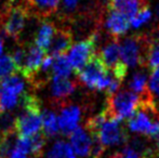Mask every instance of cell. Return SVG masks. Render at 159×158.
Wrapping results in <instances>:
<instances>
[{"label": "cell", "mask_w": 159, "mask_h": 158, "mask_svg": "<svg viewBox=\"0 0 159 158\" xmlns=\"http://www.w3.org/2000/svg\"><path fill=\"white\" fill-rule=\"evenodd\" d=\"M17 106L22 108L21 114L14 120V132L17 138H28L39 132L42 127L41 102L37 95L23 92Z\"/></svg>", "instance_id": "6da1fadb"}, {"label": "cell", "mask_w": 159, "mask_h": 158, "mask_svg": "<svg viewBox=\"0 0 159 158\" xmlns=\"http://www.w3.org/2000/svg\"><path fill=\"white\" fill-rule=\"evenodd\" d=\"M149 42L151 39L142 34L133 35L125 38L121 43L119 42L120 61L127 67L146 65Z\"/></svg>", "instance_id": "7a4b0ae2"}, {"label": "cell", "mask_w": 159, "mask_h": 158, "mask_svg": "<svg viewBox=\"0 0 159 158\" xmlns=\"http://www.w3.org/2000/svg\"><path fill=\"white\" fill-rule=\"evenodd\" d=\"M140 102V97L136 93L129 90L117 91L111 95H108L105 114L109 118H115L122 121L129 119L136 111Z\"/></svg>", "instance_id": "3957f363"}, {"label": "cell", "mask_w": 159, "mask_h": 158, "mask_svg": "<svg viewBox=\"0 0 159 158\" xmlns=\"http://www.w3.org/2000/svg\"><path fill=\"white\" fill-rule=\"evenodd\" d=\"M77 75L84 86L98 91L106 90L111 79L109 70L105 67L96 53L77 73Z\"/></svg>", "instance_id": "277c9868"}, {"label": "cell", "mask_w": 159, "mask_h": 158, "mask_svg": "<svg viewBox=\"0 0 159 158\" xmlns=\"http://www.w3.org/2000/svg\"><path fill=\"white\" fill-rule=\"evenodd\" d=\"M96 42H98V33H92L87 39L81 40L70 47L67 60L71 68L76 73L79 72L95 54Z\"/></svg>", "instance_id": "5b68a950"}, {"label": "cell", "mask_w": 159, "mask_h": 158, "mask_svg": "<svg viewBox=\"0 0 159 158\" xmlns=\"http://www.w3.org/2000/svg\"><path fill=\"white\" fill-rule=\"evenodd\" d=\"M28 15L30 13H28L27 8L23 4H17V6H13L12 8L8 9L4 14V34L11 38L16 40L19 39L22 32L24 30Z\"/></svg>", "instance_id": "8992f818"}, {"label": "cell", "mask_w": 159, "mask_h": 158, "mask_svg": "<svg viewBox=\"0 0 159 158\" xmlns=\"http://www.w3.org/2000/svg\"><path fill=\"white\" fill-rule=\"evenodd\" d=\"M95 133L105 147L119 145L127 142L128 139L121 121L115 118H109V117H106V119L98 127Z\"/></svg>", "instance_id": "52a82bcc"}, {"label": "cell", "mask_w": 159, "mask_h": 158, "mask_svg": "<svg viewBox=\"0 0 159 158\" xmlns=\"http://www.w3.org/2000/svg\"><path fill=\"white\" fill-rule=\"evenodd\" d=\"M46 54L47 53L38 48L36 44L30 46L26 50V56L23 66L20 70V74L30 84H34V81L39 75L40 66Z\"/></svg>", "instance_id": "ba28073f"}, {"label": "cell", "mask_w": 159, "mask_h": 158, "mask_svg": "<svg viewBox=\"0 0 159 158\" xmlns=\"http://www.w3.org/2000/svg\"><path fill=\"white\" fill-rule=\"evenodd\" d=\"M74 36L73 33L67 28H55L54 34L51 39L50 46L48 51L50 52V55L57 56V55L66 54L69 51L70 47L73 46Z\"/></svg>", "instance_id": "9c48e42d"}, {"label": "cell", "mask_w": 159, "mask_h": 158, "mask_svg": "<svg viewBox=\"0 0 159 158\" xmlns=\"http://www.w3.org/2000/svg\"><path fill=\"white\" fill-rule=\"evenodd\" d=\"M81 118V111L76 105H68L61 111L57 117L59 129L64 135H69L76 128Z\"/></svg>", "instance_id": "30bf717a"}, {"label": "cell", "mask_w": 159, "mask_h": 158, "mask_svg": "<svg viewBox=\"0 0 159 158\" xmlns=\"http://www.w3.org/2000/svg\"><path fill=\"white\" fill-rule=\"evenodd\" d=\"M70 139V144L76 155L80 157L89 156L91 146L90 133L82 127H77L70 134L68 135Z\"/></svg>", "instance_id": "8fae6325"}, {"label": "cell", "mask_w": 159, "mask_h": 158, "mask_svg": "<svg viewBox=\"0 0 159 158\" xmlns=\"http://www.w3.org/2000/svg\"><path fill=\"white\" fill-rule=\"evenodd\" d=\"M106 21H105V27L108 30V33L114 37L118 38L121 35L126 34L130 28V22L125 15L114 10H107Z\"/></svg>", "instance_id": "7c38bea8"}, {"label": "cell", "mask_w": 159, "mask_h": 158, "mask_svg": "<svg viewBox=\"0 0 159 158\" xmlns=\"http://www.w3.org/2000/svg\"><path fill=\"white\" fill-rule=\"evenodd\" d=\"M61 0H26V8L30 14L39 19H46L57 12Z\"/></svg>", "instance_id": "4fadbf2b"}, {"label": "cell", "mask_w": 159, "mask_h": 158, "mask_svg": "<svg viewBox=\"0 0 159 158\" xmlns=\"http://www.w3.org/2000/svg\"><path fill=\"white\" fill-rule=\"evenodd\" d=\"M98 56H100L101 61L103 62V64L107 70H113L121 62L119 55V41H118V38L113 37V40L102 48Z\"/></svg>", "instance_id": "5bb4252c"}, {"label": "cell", "mask_w": 159, "mask_h": 158, "mask_svg": "<svg viewBox=\"0 0 159 158\" xmlns=\"http://www.w3.org/2000/svg\"><path fill=\"white\" fill-rule=\"evenodd\" d=\"M76 84L68 77L53 76L51 82V95L55 100H64L74 93Z\"/></svg>", "instance_id": "9a60e30c"}, {"label": "cell", "mask_w": 159, "mask_h": 158, "mask_svg": "<svg viewBox=\"0 0 159 158\" xmlns=\"http://www.w3.org/2000/svg\"><path fill=\"white\" fill-rule=\"evenodd\" d=\"M54 30H55V26L53 25V23L46 21L41 24L37 34H36L35 44L38 48L41 49L42 51H44L47 54H48V49L49 46H50L53 34H54Z\"/></svg>", "instance_id": "2e32d148"}, {"label": "cell", "mask_w": 159, "mask_h": 158, "mask_svg": "<svg viewBox=\"0 0 159 158\" xmlns=\"http://www.w3.org/2000/svg\"><path fill=\"white\" fill-rule=\"evenodd\" d=\"M41 121L43 127V133L47 138H53L59 133V124H57V116L52 111L46 110L41 114Z\"/></svg>", "instance_id": "e0dca14e"}, {"label": "cell", "mask_w": 159, "mask_h": 158, "mask_svg": "<svg viewBox=\"0 0 159 158\" xmlns=\"http://www.w3.org/2000/svg\"><path fill=\"white\" fill-rule=\"evenodd\" d=\"M71 70H73V68H71L70 64H69L67 57L65 56V54L53 56L52 67H51L52 77H69V75L71 74Z\"/></svg>", "instance_id": "ac0fdd59"}, {"label": "cell", "mask_w": 159, "mask_h": 158, "mask_svg": "<svg viewBox=\"0 0 159 158\" xmlns=\"http://www.w3.org/2000/svg\"><path fill=\"white\" fill-rule=\"evenodd\" d=\"M48 158H76V154L68 143L59 140L50 148Z\"/></svg>", "instance_id": "d6986e66"}, {"label": "cell", "mask_w": 159, "mask_h": 158, "mask_svg": "<svg viewBox=\"0 0 159 158\" xmlns=\"http://www.w3.org/2000/svg\"><path fill=\"white\" fill-rule=\"evenodd\" d=\"M152 17H153V13L149 8V3H146L129 20L130 26L132 28H140L148 23L152 20Z\"/></svg>", "instance_id": "ffe728a7"}, {"label": "cell", "mask_w": 159, "mask_h": 158, "mask_svg": "<svg viewBox=\"0 0 159 158\" xmlns=\"http://www.w3.org/2000/svg\"><path fill=\"white\" fill-rule=\"evenodd\" d=\"M129 88L132 92L136 94L143 95L148 92V87H147V77L146 74L143 72H138L133 74L131 80L129 82Z\"/></svg>", "instance_id": "44dd1931"}, {"label": "cell", "mask_w": 159, "mask_h": 158, "mask_svg": "<svg viewBox=\"0 0 159 158\" xmlns=\"http://www.w3.org/2000/svg\"><path fill=\"white\" fill-rule=\"evenodd\" d=\"M19 74L15 63L10 54L0 56V81L11 75Z\"/></svg>", "instance_id": "7402d4cb"}, {"label": "cell", "mask_w": 159, "mask_h": 158, "mask_svg": "<svg viewBox=\"0 0 159 158\" xmlns=\"http://www.w3.org/2000/svg\"><path fill=\"white\" fill-rule=\"evenodd\" d=\"M14 134L12 133H0V158H9L14 146Z\"/></svg>", "instance_id": "603a6c76"}, {"label": "cell", "mask_w": 159, "mask_h": 158, "mask_svg": "<svg viewBox=\"0 0 159 158\" xmlns=\"http://www.w3.org/2000/svg\"><path fill=\"white\" fill-rule=\"evenodd\" d=\"M30 154L34 157H40L43 153L44 146L47 143V137L44 133L37 132L36 134L30 137Z\"/></svg>", "instance_id": "cb8c5ba5"}, {"label": "cell", "mask_w": 159, "mask_h": 158, "mask_svg": "<svg viewBox=\"0 0 159 158\" xmlns=\"http://www.w3.org/2000/svg\"><path fill=\"white\" fill-rule=\"evenodd\" d=\"M146 65L152 70L159 66V37L149 42Z\"/></svg>", "instance_id": "d4e9b609"}, {"label": "cell", "mask_w": 159, "mask_h": 158, "mask_svg": "<svg viewBox=\"0 0 159 158\" xmlns=\"http://www.w3.org/2000/svg\"><path fill=\"white\" fill-rule=\"evenodd\" d=\"M14 115L10 113V111L0 115V133L14 132Z\"/></svg>", "instance_id": "484cf974"}, {"label": "cell", "mask_w": 159, "mask_h": 158, "mask_svg": "<svg viewBox=\"0 0 159 158\" xmlns=\"http://www.w3.org/2000/svg\"><path fill=\"white\" fill-rule=\"evenodd\" d=\"M90 137H91V146H90L89 156H91V158H101V156H102L105 151V146L103 145V143L98 139L96 133H90Z\"/></svg>", "instance_id": "4316f807"}, {"label": "cell", "mask_w": 159, "mask_h": 158, "mask_svg": "<svg viewBox=\"0 0 159 158\" xmlns=\"http://www.w3.org/2000/svg\"><path fill=\"white\" fill-rule=\"evenodd\" d=\"M147 87L152 94H159V66L153 68Z\"/></svg>", "instance_id": "83f0119b"}, {"label": "cell", "mask_w": 159, "mask_h": 158, "mask_svg": "<svg viewBox=\"0 0 159 158\" xmlns=\"http://www.w3.org/2000/svg\"><path fill=\"white\" fill-rule=\"evenodd\" d=\"M111 158H143L142 155L131 146H126L120 152L115 153Z\"/></svg>", "instance_id": "f1b7e54d"}, {"label": "cell", "mask_w": 159, "mask_h": 158, "mask_svg": "<svg viewBox=\"0 0 159 158\" xmlns=\"http://www.w3.org/2000/svg\"><path fill=\"white\" fill-rule=\"evenodd\" d=\"M15 63V66L17 68V72L20 74V70H21L22 66H23V63H24V60H25V56H26V49H24L23 47H20L17 48L16 50H14L13 54L11 55Z\"/></svg>", "instance_id": "f546056e"}, {"label": "cell", "mask_w": 159, "mask_h": 158, "mask_svg": "<svg viewBox=\"0 0 159 158\" xmlns=\"http://www.w3.org/2000/svg\"><path fill=\"white\" fill-rule=\"evenodd\" d=\"M79 0H62V7L67 13H71L77 8Z\"/></svg>", "instance_id": "4dcf8cb0"}, {"label": "cell", "mask_w": 159, "mask_h": 158, "mask_svg": "<svg viewBox=\"0 0 159 158\" xmlns=\"http://www.w3.org/2000/svg\"><path fill=\"white\" fill-rule=\"evenodd\" d=\"M10 158H26V154H24V153H22L21 151L14 148V150L11 152Z\"/></svg>", "instance_id": "1f68e13d"}, {"label": "cell", "mask_w": 159, "mask_h": 158, "mask_svg": "<svg viewBox=\"0 0 159 158\" xmlns=\"http://www.w3.org/2000/svg\"><path fill=\"white\" fill-rule=\"evenodd\" d=\"M108 1L109 0H98V2L101 3V6H103V7H106V4L108 3Z\"/></svg>", "instance_id": "d6a6232c"}, {"label": "cell", "mask_w": 159, "mask_h": 158, "mask_svg": "<svg viewBox=\"0 0 159 158\" xmlns=\"http://www.w3.org/2000/svg\"><path fill=\"white\" fill-rule=\"evenodd\" d=\"M2 50H3V41L0 38V55H1V53H2Z\"/></svg>", "instance_id": "836d02e7"}, {"label": "cell", "mask_w": 159, "mask_h": 158, "mask_svg": "<svg viewBox=\"0 0 159 158\" xmlns=\"http://www.w3.org/2000/svg\"><path fill=\"white\" fill-rule=\"evenodd\" d=\"M158 137H157V148H158V152H159V133H158Z\"/></svg>", "instance_id": "e575fe53"}, {"label": "cell", "mask_w": 159, "mask_h": 158, "mask_svg": "<svg viewBox=\"0 0 159 158\" xmlns=\"http://www.w3.org/2000/svg\"><path fill=\"white\" fill-rule=\"evenodd\" d=\"M2 113V107H1V104H0V115H1Z\"/></svg>", "instance_id": "d590c367"}, {"label": "cell", "mask_w": 159, "mask_h": 158, "mask_svg": "<svg viewBox=\"0 0 159 158\" xmlns=\"http://www.w3.org/2000/svg\"><path fill=\"white\" fill-rule=\"evenodd\" d=\"M158 101H159V94H158Z\"/></svg>", "instance_id": "8d00e7d4"}, {"label": "cell", "mask_w": 159, "mask_h": 158, "mask_svg": "<svg viewBox=\"0 0 159 158\" xmlns=\"http://www.w3.org/2000/svg\"><path fill=\"white\" fill-rule=\"evenodd\" d=\"M36 158H39V157H36Z\"/></svg>", "instance_id": "74e56055"}]
</instances>
